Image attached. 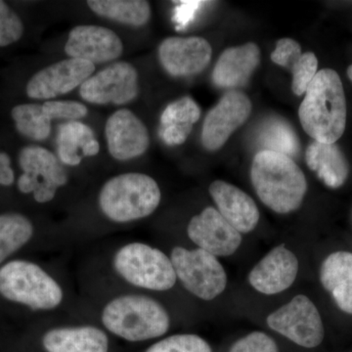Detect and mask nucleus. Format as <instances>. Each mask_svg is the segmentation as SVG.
<instances>
[{
  "instance_id": "nucleus-14",
  "label": "nucleus",
  "mask_w": 352,
  "mask_h": 352,
  "mask_svg": "<svg viewBox=\"0 0 352 352\" xmlns=\"http://www.w3.org/2000/svg\"><path fill=\"white\" fill-rule=\"evenodd\" d=\"M210 44L200 36L164 39L159 46V59L166 73L175 78L197 75L204 71L210 60Z\"/></svg>"
},
{
  "instance_id": "nucleus-27",
  "label": "nucleus",
  "mask_w": 352,
  "mask_h": 352,
  "mask_svg": "<svg viewBox=\"0 0 352 352\" xmlns=\"http://www.w3.org/2000/svg\"><path fill=\"white\" fill-rule=\"evenodd\" d=\"M261 151H272L295 157L300 154V143L293 127L287 120L271 117L261 124L258 136Z\"/></svg>"
},
{
  "instance_id": "nucleus-7",
  "label": "nucleus",
  "mask_w": 352,
  "mask_h": 352,
  "mask_svg": "<svg viewBox=\"0 0 352 352\" xmlns=\"http://www.w3.org/2000/svg\"><path fill=\"white\" fill-rule=\"evenodd\" d=\"M170 258L177 280L192 295L203 300H212L223 293L227 275L217 256L199 248L175 247Z\"/></svg>"
},
{
  "instance_id": "nucleus-20",
  "label": "nucleus",
  "mask_w": 352,
  "mask_h": 352,
  "mask_svg": "<svg viewBox=\"0 0 352 352\" xmlns=\"http://www.w3.org/2000/svg\"><path fill=\"white\" fill-rule=\"evenodd\" d=\"M261 62V50L256 43L228 48L220 55L214 72L212 82L221 88L245 87Z\"/></svg>"
},
{
  "instance_id": "nucleus-29",
  "label": "nucleus",
  "mask_w": 352,
  "mask_h": 352,
  "mask_svg": "<svg viewBox=\"0 0 352 352\" xmlns=\"http://www.w3.org/2000/svg\"><path fill=\"white\" fill-rule=\"evenodd\" d=\"M18 131L34 141H43L50 138L51 120L43 105L22 104L11 112Z\"/></svg>"
},
{
  "instance_id": "nucleus-30",
  "label": "nucleus",
  "mask_w": 352,
  "mask_h": 352,
  "mask_svg": "<svg viewBox=\"0 0 352 352\" xmlns=\"http://www.w3.org/2000/svg\"><path fill=\"white\" fill-rule=\"evenodd\" d=\"M145 352H212V349L200 336L177 333L155 342Z\"/></svg>"
},
{
  "instance_id": "nucleus-8",
  "label": "nucleus",
  "mask_w": 352,
  "mask_h": 352,
  "mask_svg": "<svg viewBox=\"0 0 352 352\" xmlns=\"http://www.w3.org/2000/svg\"><path fill=\"white\" fill-rule=\"evenodd\" d=\"M19 164L23 175L18 188L24 194H32L39 204L50 203L58 189L68 183V173L63 164L52 152L41 146H28L20 153Z\"/></svg>"
},
{
  "instance_id": "nucleus-15",
  "label": "nucleus",
  "mask_w": 352,
  "mask_h": 352,
  "mask_svg": "<svg viewBox=\"0 0 352 352\" xmlns=\"http://www.w3.org/2000/svg\"><path fill=\"white\" fill-rule=\"evenodd\" d=\"M65 52L69 58L102 64L122 56L124 45L119 36L108 28L83 25L69 32Z\"/></svg>"
},
{
  "instance_id": "nucleus-26",
  "label": "nucleus",
  "mask_w": 352,
  "mask_h": 352,
  "mask_svg": "<svg viewBox=\"0 0 352 352\" xmlns=\"http://www.w3.org/2000/svg\"><path fill=\"white\" fill-rule=\"evenodd\" d=\"M87 6L101 17L133 27H142L151 17V7L144 0H88Z\"/></svg>"
},
{
  "instance_id": "nucleus-9",
  "label": "nucleus",
  "mask_w": 352,
  "mask_h": 352,
  "mask_svg": "<svg viewBox=\"0 0 352 352\" xmlns=\"http://www.w3.org/2000/svg\"><path fill=\"white\" fill-rule=\"evenodd\" d=\"M267 325L295 344L314 349L323 342L324 326L320 314L314 302L303 295L268 315Z\"/></svg>"
},
{
  "instance_id": "nucleus-5",
  "label": "nucleus",
  "mask_w": 352,
  "mask_h": 352,
  "mask_svg": "<svg viewBox=\"0 0 352 352\" xmlns=\"http://www.w3.org/2000/svg\"><path fill=\"white\" fill-rule=\"evenodd\" d=\"M0 295L36 311L56 309L64 300L59 282L38 264L23 259L0 267Z\"/></svg>"
},
{
  "instance_id": "nucleus-1",
  "label": "nucleus",
  "mask_w": 352,
  "mask_h": 352,
  "mask_svg": "<svg viewBox=\"0 0 352 352\" xmlns=\"http://www.w3.org/2000/svg\"><path fill=\"white\" fill-rule=\"evenodd\" d=\"M298 118L302 129L317 142L335 144L342 138L346 126V101L337 72H317L305 91Z\"/></svg>"
},
{
  "instance_id": "nucleus-28",
  "label": "nucleus",
  "mask_w": 352,
  "mask_h": 352,
  "mask_svg": "<svg viewBox=\"0 0 352 352\" xmlns=\"http://www.w3.org/2000/svg\"><path fill=\"white\" fill-rule=\"evenodd\" d=\"M34 226L20 214L0 215V265L31 241Z\"/></svg>"
},
{
  "instance_id": "nucleus-22",
  "label": "nucleus",
  "mask_w": 352,
  "mask_h": 352,
  "mask_svg": "<svg viewBox=\"0 0 352 352\" xmlns=\"http://www.w3.org/2000/svg\"><path fill=\"white\" fill-rule=\"evenodd\" d=\"M320 282L342 311L352 314V254L336 252L324 259Z\"/></svg>"
},
{
  "instance_id": "nucleus-2",
  "label": "nucleus",
  "mask_w": 352,
  "mask_h": 352,
  "mask_svg": "<svg viewBox=\"0 0 352 352\" xmlns=\"http://www.w3.org/2000/svg\"><path fill=\"white\" fill-rule=\"evenodd\" d=\"M252 186L258 198L280 214L295 212L307 191L305 173L292 157L272 151H259L252 161Z\"/></svg>"
},
{
  "instance_id": "nucleus-17",
  "label": "nucleus",
  "mask_w": 352,
  "mask_h": 352,
  "mask_svg": "<svg viewBox=\"0 0 352 352\" xmlns=\"http://www.w3.org/2000/svg\"><path fill=\"white\" fill-rule=\"evenodd\" d=\"M298 261L294 252L280 245L271 250L249 274L252 288L264 295H277L296 281Z\"/></svg>"
},
{
  "instance_id": "nucleus-23",
  "label": "nucleus",
  "mask_w": 352,
  "mask_h": 352,
  "mask_svg": "<svg viewBox=\"0 0 352 352\" xmlns=\"http://www.w3.org/2000/svg\"><path fill=\"white\" fill-rule=\"evenodd\" d=\"M99 150L94 132L83 122H66L58 127V159L65 166H78L85 157L96 156Z\"/></svg>"
},
{
  "instance_id": "nucleus-16",
  "label": "nucleus",
  "mask_w": 352,
  "mask_h": 352,
  "mask_svg": "<svg viewBox=\"0 0 352 352\" xmlns=\"http://www.w3.org/2000/svg\"><path fill=\"white\" fill-rule=\"evenodd\" d=\"M105 134L109 153L118 161H129L141 156L149 148L147 127L127 109H120L109 118Z\"/></svg>"
},
{
  "instance_id": "nucleus-33",
  "label": "nucleus",
  "mask_w": 352,
  "mask_h": 352,
  "mask_svg": "<svg viewBox=\"0 0 352 352\" xmlns=\"http://www.w3.org/2000/svg\"><path fill=\"white\" fill-rule=\"evenodd\" d=\"M229 352H279L275 340L263 332H252L235 342Z\"/></svg>"
},
{
  "instance_id": "nucleus-12",
  "label": "nucleus",
  "mask_w": 352,
  "mask_h": 352,
  "mask_svg": "<svg viewBox=\"0 0 352 352\" xmlns=\"http://www.w3.org/2000/svg\"><path fill=\"white\" fill-rule=\"evenodd\" d=\"M94 64L85 60L75 58L62 60L32 76L25 91L30 98L51 100L80 87L94 75Z\"/></svg>"
},
{
  "instance_id": "nucleus-19",
  "label": "nucleus",
  "mask_w": 352,
  "mask_h": 352,
  "mask_svg": "<svg viewBox=\"0 0 352 352\" xmlns=\"http://www.w3.org/2000/svg\"><path fill=\"white\" fill-rule=\"evenodd\" d=\"M41 346L45 352H109L110 340L96 326H61L46 331Z\"/></svg>"
},
{
  "instance_id": "nucleus-21",
  "label": "nucleus",
  "mask_w": 352,
  "mask_h": 352,
  "mask_svg": "<svg viewBox=\"0 0 352 352\" xmlns=\"http://www.w3.org/2000/svg\"><path fill=\"white\" fill-rule=\"evenodd\" d=\"M273 63L289 69L293 74L292 89L296 96H302L316 76L318 59L312 52H302L300 44L292 38H282L271 53Z\"/></svg>"
},
{
  "instance_id": "nucleus-6",
  "label": "nucleus",
  "mask_w": 352,
  "mask_h": 352,
  "mask_svg": "<svg viewBox=\"0 0 352 352\" xmlns=\"http://www.w3.org/2000/svg\"><path fill=\"white\" fill-rule=\"evenodd\" d=\"M112 266L118 276L131 286L152 292H166L177 282L170 256L142 242L122 245L113 254Z\"/></svg>"
},
{
  "instance_id": "nucleus-11",
  "label": "nucleus",
  "mask_w": 352,
  "mask_h": 352,
  "mask_svg": "<svg viewBox=\"0 0 352 352\" xmlns=\"http://www.w3.org/2000/svg\"><path fill=\"white\" fill-rule=\"evenodd\" d=\"M252 102L244 92L230 90L208 112L201 129V144L208 151L220 149L234 131L249 119Z\"/></svg>"
},
{
  "instance_id": "nucleus-13",
  "label": "nucleus",
  "mask_w": 352,
  "mask_h": 352,
  "mask_svg": "<svg viewBox=\"0 0 352 352\" xmlns=\"http://www.w3.org/2000/svg\"><path fill=\"white\" fill-rule=\"evenodd\" d=\"M188 237L199 249L214 256H232L239 249L242 236L217 208H206L192 217L187 227Z\"/></svg>"
},
{
  "instance_id": "nucleus-25",
  "label": "nucleus",
  "mask_w": 352,
  "mask_h": 352,
  "mask_svg": "<svg viewBox=\"0 0 352 352\" xmlns=\"http://www.w3.org/2000/svg\"><path fill=\"white\" fill-rule=\"evenodd\" d=\"M200 117L201 109L191 97L178 99L162 113L160 136L166 145H182Z\"/></svg>"
},
{
  "instance_id": "nucleus-24",
  "label": "nucleus",
  "mask_w": 352,
  "mask_h": 352,
  "mask_svg": "<svg viewBox=\"0 0 352 352\" xmlns=\"http://www.w3.org/2000/svg\"><path fill=\"white\" fill-rule=\"evenodd\" d=\"M305 161L308 168L316 173L319 179L329 188L337 189L346 183L349 166L339 146L314 141L307 149Z\"/></svg>"
},
{
  "instance_id": "nucleus-10",
  "label": "nucleus",
  "mask_w": 352,
  "mask_h": 352,
  "mask_svg": "<svg viewBox=\"0 0 352 352\" xmlns=\"http://www.w3.org/2000/svg\"><path fill=\"white\" fill-rule=\"evenodd\" d=\"M139 94L138 74L131 64L117 62L102 69L80 85L83 100L96 105H124Z\"/></svg>"
},
{
  "instance_id": "nucleus-32",
  "label": "nucleus",
  "mask_w": 352,
  "mask_h": 352,
  "mask_svg": "<svg viewBox=\"0 0 352 352\" xmlns=\"http://www.w3.org/2000/svg\"><path fill=\"white\" fill-rule=\"evenodd\" d=\"M43 105L51 120L74 122L87 117L88 113L87 106L76 101L48 100Z\"/></svg>"
},
{
  "instance_id": "nucleus-34",
  "label": "nucleus",
  "mask_w": 352,
  "mask_h": 352,
  "mask_svg": "<svg viewBox=\"0 0 352 352\" xmlns=\"http://www.w3.org/2000/svg\"><path fill=\"white\" fill-rule=\"evenodd\" d=\"M15 179L14 171L11 168L10 157L4 152H0V185L11 186Z\"/></svg>"
},
{
  "instance_id": "nucleus-35",
  "label": "nucleus",
  "mask_w": 352,
  "mask_h": 352,
  "mask_svg": "<svg viewBox=\"0 0 352 352\" xmlns=\"http://www.w3.org/2000/svg\"><path fill=\"white\" fill-rule=\"evenodd\" d=\"M347 76H349V80L352 82V65L347 69Z\"/></svg>"
},
{
  "instance_id": "nucleus-4",
  "label": "nucleus",
  "mask_w": 352,
  "mask_h": 352,
  "mask_svg": "<svg viewBox=\"0 0 352 352\" xmlns=\"http://www.w3.org/2000/svg\"><path fill=\"white\" fill-rule=\"evenodd\" d=\"M162 192L151 176L129 173L116 175L103 185L98 205L106 219L129 223L151 215L159 207Z\"/></svg>"
},
{
  "instance_id": "nucleus-18",
  "label": "nucleus",
  "mask_w": 352,
  "mask_h": 352,
  "mask_svg": "<svg viewBox=\"0 0 352 352\" xmlns=\"http://www.w3.org/2000/svg\"><path fill=\"white\" fill-rule=\"evenodd\" d=\"M210 195L217 210L241 234L252 232L259 221L256 201L230 183L217 180L210 185Z\"/></svg>"
},
{
  "instance_id": "nucleus-3",
  "label": "nucleus",
  "mask_w": 352,
  "mask_h": 352,
  "mask_svg": "<svg viewBox=\"0 0 352 352\" xmlns=\"http://www.w3.org/2000/svg\"><path fill=\"white\" fill-rule=\"evenodd\" d=\"M106 332L129 342L157 339L168 333L170 317L161 302L141 294H124L106 303L101 312Z\"/></svg>"
},
{
  "instance_id": "nucleus-31",
  "label": "nucleus",
  "mask_w": 352,
  "mask_h": 352,
  "mask_svg": "<svg viewBox=\"0 0 352 352\" xmlns=\"http://www.w3.org/2000/svg\"><path fill=\"white\" fill-rule=\"evenodd\" d=\"M24 34V25L19 16L6 2L0 0V47L19 41Z\"/></svg>"
}]
</instances>
